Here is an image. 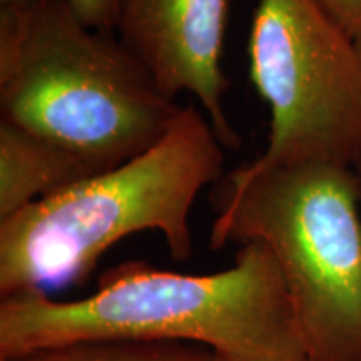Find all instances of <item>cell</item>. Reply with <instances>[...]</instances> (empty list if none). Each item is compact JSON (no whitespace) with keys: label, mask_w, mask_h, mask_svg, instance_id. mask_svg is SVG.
I'll return each mask as SVG.
<instances>
[{"label":"cell","mask_w":361,"mask_h":361,"mask_svg":"<svg viewBox=\"0 0 361 361\" xmlns=\"http://www.w3.org/2000/svg\"><path fill=\"white\" fill-rule=\"evenodd\" d=\"M106 338L196 343L221 361H310L281 271L259 241L241 245L219 273L124 261L80 300L22 293L0 301V361Z\"/></svg>","instance_id":"1"},{"label":"cell","mask_w":361,"mask_h":361,"mask_svg":"<svg viewBox=\"0 0 361 361\" xmlns=\"http://www.w3.org/2000/svg\"><path fill=\"white\" fill-rule=\"evenodd\" d=\"M223 149L207 117L184 106L141 156L0 219V296L80 286L116 243L141 231H159L174 259H189V213L223 174Z\"/></svg>","instance_id":"2"},{"label":"cell","mask_w":361,"mask_h":361,"mask_svg":"<svg viewBox=\"0 0 361 361\" xmlns=\"http://www.w3.org/2000/svg\"><path fill=\"white\" fill-rule=\"evenodd\" d=\"M112 32L84 25L69 0L0 7V119L102 171L159 142L183 107Z\"/></svg>","instance_id":"3"},{"label":"cell","mask_w":361,"mask_h":361,"mask_svg":"<svg viewBox=\"0 0 361 361\" xmlns=\"http://www.w3.org/2000/svg\"><path fill=\"white\" fill-rule=\"evenodd\" d=\"M360 204V171L319 162L241 166L214 194L209 247H268L310 361H361Z\"/></svg>","instance_id":"4"},{"label":"cell","mask_w":361,"mask_h":361,"mask_svg":"<svg viewBox=\"0 0 361 361\" xmlns=\"http://www.w3.org/2000/svg\"><path fill=\"white\" fill-rule=\"evenodd\" d=\"M250 75L271 112L251 171L336 164L361 173V51L316 0H259Z\"/></svg>","instance_id":"5"},{"label":"cell","mask_w":361,"mask_h":361,"mask_svg":"<svg viewBox=\"0 0 361 361\" xmlns=\"http://www.w3.org/2000/svg\"><path fill=\"white\" fill-rule=\"evenodd\" d=\"M231 0H119L116 32L166 96L188 92L224 147L241 137L224 109L228 78L223 71Z\"/></svg>","instance_id":"6"},{"label":"cell","mask_w":361,"mask_h":361,"mask_svg":"<svg viewBox=\"0 0 361 361\" xmlns=\"http://www.w3.org/2000/svg\"><path fill=\"white\" fill-rule=\"evenodd\" d=\"M101 173L72 149L0 119V219Z\"/></svg>","instance_id":"7"},{"label":"cell","mask_w":361,"mask_h":361,"mask_svg":"<svg viewBox=\"0 0 361 361\" xmlns=\"http://www.w3.org/2000/svg\"><path fill=\"white\" fill-rule=\"evenodd\" d=\"M8 361H221L213 350L186 341L84 340L32 351Z\"/></svg>","instance_id":"8"},{"label":"cell","mask_w":361,"mask_h":361,"mask_svg":"<svg viewBox=\"0 0 361 361\" xmlns=\"http://www.w3.org/2000/svg\"><path fill=\"white\" fill-rule=\"evenodd\" d=\"M69 4L78 19L90 29H116L119 0H69Z\"/></svg>","instance_id":"9"},{"label":"cell","mask_w":361,"mask_h":361,"mask_svg":"<svg viewBox=\"0 0 361 361\" xmlns=\"http://www.w3.org/2000/svg\"><path fill=\"white\" fill-rule=\"evenodd\" d=\"M361 51V0H316Z\"/></svg>","instance_id":"10"},{"label":"cell","mask_w":361,"mask_h":361,"mask_svg":"<svg viewBox=\"0 0 361 361\" xmlns=\"http://www.w3.org/2000/svg\"><path fill=\"white\" fill-rule=\"evenodd\" d=\"M35 0H0V7H30Z\"/></svg>","instance_id":"11"}]
</instances>
